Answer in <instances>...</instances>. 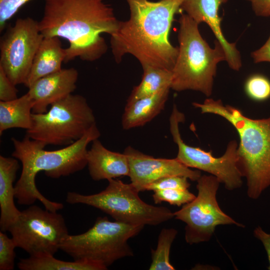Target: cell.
I'll use <instances>...</instances> for the list:
<instances>
[{
  "label": "cell",
  "instance_id": "obj_29",
  "mask_svg": "<svg viewBox=\"0 0 270 270\" xmlns=\"http://www.w3.org/2000/svg\"><path fill=\"white\" fill-rule=\"evenodd\" d=\"M18 90L3 69L0 67V100L7 102L18 98Z\"/></svg>",
  "mask_w": 270,
  "mask_h": 270
},
{
  "label": "cell",
  "instance_id": "obj_25",
  "mask_svg": "<svg viewBox=\"0 0 270 270\" xmlns=\"http://www.w3.org/2000/svg\"><path fill=\"white\" fill-rule=\"evenodd\" d=\"M245 90L248 96L257 101H263L270 98V81L262 74H254L245 84Z\"/></svg>",
  "mask_w": 270,
  "mask_h": 270
},
{
  "label": "cell",
  "instance_id": "obj_28",
  "mask_svg": "<svg viewBox=\"0 0 270 270\" xmlns=\"http://www.w3.org/2000/svg\"><path fill=\"white\" fill-rule=\"evenodd\" d=\"M31 0H0V31L6 28L7 22L19 9Z\"/></svg>",
  "mask_w": 270,
  "mask_h": 270
},
{
  "label": "cell",
  "instance_id": "obj_5",
  "mask_svg": "<svg viewBox=\"0 0 270 270\" xmlns=\"http://www.w3.org/2000/svg\"><path fill=\"white\" fill-rule=\"evenodd\" d=\"M180 14L178 51L172 71L171 88L176 92L198 91L210 96L218 64L226 61L225 52L217 40L211 48L202 37L199 24L186 14Z\"/></svg>",
  "mask_w": 270,
  "mask_h": 270
},
{
  "label": "cell",
  "instance_id": "obj_13",
  "mask_svg": "<svg viewBox=\"0 0 270 270\" xmlns=\"http://www.w3.org/2000/svg\"><path fill=\"white\" fill-rule=\"evenodd\" d=\"M124 153L128 161L130 184L139 192H144L146 185L164 177L180 176L196 181L202 176L200 171L192 170L176 158H156L132 146L126 147Z\"/></svg>",
  "mask_w": 270,
  "mask_h": 270
},
{
  "label": "cell",
  "instance_id": "obj_31",
  "mask_svg": "<svg viewBox=\"0 0 270 270\" xmlns=\"http://www.w3.org/2000/svg\"><path fill=\"white\" fill-rule=\"evenodd\" d=\"M250 2L256 15L259 16H270V0H247Z\"/></svg>",
  "mask_w": 270,
  "mask_h": 270
},
{
  "label": "cell",
  "instance_id": "obj_32",
  "mask_svg": "<svg viewBox=\"0 0 270 270\" xmlns=\"http://www.w3.org/2000/svg\"><path fill=\"white\" fill-rule=\"evenodd\" d=\"M254 236L262 242L264 246L269 262L268 269L270 270V234L264 232L260 226L254 230Z\"/></svg>",
  "mask_w": 270,
  "mask_h": 270
},
{
  "label": "cell",
  "instance_id": "obj_14",
  "mask_svg": "<svg viewBox=\"0 0 270 270\" xmlns=\"http://www.w3.org/2000/svg\"><path fill=\"white\" fill-rule=\"evenodd\" d=\"M228 0H182L181 10L198 24H206L222 44L226 55V62L233 70L242 67V60L236 42H229L221 28L222 18L219 16L221 5Z\"/></svg>",
  "mask_w": 270,
  "mask_h": 270
},
{
  "label": "cell",
  "instance_id": "obj_26",
  "mask_svg": "<svg viewBox=\"0 0 270 270\" xmlns=\"http://www.w3.org/2000/svg\"><path fill=\"white\" fill-rule=\"evenodd\" d=\"M16 246L12 238L0 232V270L14 269Z\"/></svg>",
  "mask_w": 270,
  "mask_h": 270
},
{
  "label": "cell",
  "instance_id": "obj_30",
  "mask_svg": "<svg viewBox=\"0 0 270 270\" xmlns=\"http://www.w3.org/2000/svg\"><path fill=\"white\" fill-rule=\"evenodd\" d=\"M251 56L254 63L270 62V36L261 48L252 52Z\"/></svg>",
  "mask_w": 270,
  "mask_h": 270
},
{
  "label": "cell",
  "instance_id": "obj_18",
  "mask_svg": "<svg viewBox=\"0 0 270 270\" xmlns=\"http://www.w3.org/2000/svg\"><path fill=\"white\" fill-rule=\"evenodd\" d=\"M66 56L60 38L44 37L34 58L31 69L24 84L30 88L38 80L61 70Z\"/></svg>",
  "mask_w": 270,
  "mask_h": 270
},
{
  "label": "cell",
  "instance_id": "obj_1",
  "mask_svg": "<svg viewBox=\"0 0 270 270\" xmlns=\"http://www.w3.org/2000/svg\"><path fill=\"white\" fill-rule=\"evenodd\" d=\"M126 1L130 18L118 21L116 30L110 35V47L116 62L130 54L142 67L172 71L178 50L170 42L169 34L174 16L182 12V0Z\"/></svg>",
  "mask_w": 270,
  "mask_h": 270
},
{
  "label": "cell",
  "instance_id": "obj_7",
  "mask_svg": "<svg viewBox=\"0 0 270 270\" xmlns=\"http://www.w3.org/2000/svg\"><path fill=\"white\" fill-rule=\"evenodd\" d=\"M100 192L84 195L68 192L66 202L97 208L116 221L134 225L156 226L174 218V214L164 206H155L144 202L139 192L130 184L112 178Z\"/></svg>",
  "mask_w": 270,
  "mask_h": 270
},
{
  "label": "cell",
  "instance_id": "obj_17",
  "mask_svg": "<svg viewBox=\"0 0 270 270\" xmlns=\"http://www.w3.org/2000/svg\"><path fill=\"white\" fill-rule=\"evenodd\" d=\"M19 168L16 158L0 156V228L4 232L8 231L21 214L14 202L13 184Z\"/></svg>",
  "mask_w": 270,
  "mask_h": 270
},
{
  "label": "cell",
  "instance_id": "obj_6",
  "mask_svg": "<svg viewBox=\"0 0 270 270\" xmlns=\"http://www.w3.org/2000/svg\"><path fill=\"white\" fill-rule=\"evenodd\" d=\"M144 226L98 217L86 232L68 234L62 242L60 250L74 260L88 259L108 268L120 259L134 256L128 240L138 234Z\"/></svg>",
  "mask_w": 270,
  "mask_h": 270
},
{
  "label": "cell",
  "instance_id": "obj_11",
  "mask_svg": "<svg viewBox=\"0 0 270 270\" xmlns=\"http://www.w3.org/2000/svg\"><path fill=\"white\" fill-rule=\"evenodd\" d=\"M184 120V114L174 104L170 118V130L178 148L176 158L190 168L202 170L216 176L228 190L240 188L243 176L238 163L237 142L230 141L224 154L218 158L214 157L212 152L189 146L183 141L179 125Z\"/></svg>",
  "mask_w": 270,
  "mask_h": 270
},
{
  "label": "cell",
  "instance_id": "obj_22",
  "mask_svg": "<svg viewBox=\"0 0 270 270\" xmlns=\"http://www.w3.org/2000/svg\"><path fill=\"white\" fill-rule=\"evenodd\" d=\"M140 82L134 87L127 101H132L154 94L162 90L171 88L172 72L161 68L142 67Z\"/></svg>",
  "mask_w": 270,
  "mask_h": 270
},
{
  "label": "cell",
  "instance_id": "obj_4",
  "mask_svg": "<svg viewBox=\"0 0 270 270\" xmlns=\"http://www.w3.org/2000/svg\"><path fill=\"white\" fill-rule=\"evenodd\" d=\"M202 114H212L228 121L240 137L237 149L238 163L246 178L248 196L258 198L270 186V117L255 120L245 116L240 110L224 105L221 100H206L193 102Z\"/></svg>",
  "mask_w": 270,
  "mask_h": 270
},
{
  "label": "cell",
  "instance_id": "obj_27",
  "mask_svg": "<svg viewBox=\"0 0 270 270\" xmlns=\"http://www.w3.org/2000/svg\"><path fill=\"white\" fill-rule=\"evenodd\" d=\"M188 178L180 176H168L158 179L144 188L145 190L154 192L166 189L187 190L190 186Z\"/></svg>",
  "mask_w": 270,
  "mask_h": 270
},
{
  "label": "cell",
  "instance_id": "obj_2",
  "mask_svg": "<svg viewBox=\"0 0 270 270\" xmlns=\"http://www.w3.org/2000/svg\"><path fill=\"white\" fill-rule=\"evenodd\" d=\"M118 20L104 0H45L44 15L38 22L44 37L66 40L64 62L79 58L88 62L100 58L108 46L101 34L112 35Z\"/></svg>",
  "mask_w": 270,
  "mask_h": 270
},
{
  "label": "cell",
  "instance_id": "obj_24",
  "mask_svg": "<svg viewBox=\"0 0 270 270\" xmlns=\"http://www.w3.org/2000/svg\"><path fill=\"white\" fill-rule=\"evenodd\" d=\"M196 196L187 190L166 189L154 192L152 195L156 204L165 202L178 206L192 201Z\"/></svg>",
  "mask_w": 270,
  "mask_h": 270
},
{
  "label": "cell",
  "instance_id": "obj_10",
  "mask_svg": "<svg viewBox=\"0 0 270 270\" xmlns=\"http://www.w3.org/2000/svg\"><path fill=\"white\" fill-rule=\"evenodd\" d=\"M8 231L16 247L30 256L40 253L54 255L68 235L62 214L32 204L21 212Z\"/></svg>",
  "mask_w": 270,
  "mask_h": 270
},
{
  "label": "cell",
  "instance_id": "obj_9",
  "mask_svg": "<svg viewBox=\"0 0 270 270\" xmlns=\"http://www.w3.org/2000/svg\"><path fill=\"white\" fill-rule=\"evenodd\" d=\"M196 182L198 194L194 199L174 212L176 219L186 224L184 238L188 244L210 240L218 226L244 227L220 208L216 198L220 183L218 178L211 174L204 175Z\"/></svg>",
  "mask_w": 270,
  "mask_h": 270
},
{
  "label": "cell",
  "instance_id": "obj_20",
  "mask_svg": "<svg viewBox=\"0 0 270 270\" xmlns=\"http://www.w3.org/2000/svg\"><path fill=\"white\" fill-rule=\"evenodd\" d=\"M33 106L34 102L28 92L12 100L0 101V134L12 128L30 129Z\"/></svg>",
  "mask_w": 270,
  "mask_h": 270
},
{
  "label": "cell",
  "instance_id": "obj_12",
  "mask_svg": "<svg viewBox=\"0 0 270 270\" xmlns=\"http://www.w3.org/2000/svg\"><path fill=\"white\" fill-rule=\"evenodd\" d=\"M44 36L38 22L19 18L7 28L0 42V67L14 84H24Z\"/></svg>",
  "mask_w": 270,
  "mask_h": 270
},
{
  "label": "cell",
  "instance_id": "obj_23",
  "mask_svg": "<svg viewBox=\"0 0 270 270\" xmlns=\"http://www.w3.org/2000/svg\"><path fill=\"white\" fill-rule=\"evenodd\" d=\"M178 231L174 228H163L160 231L156 249H152V262L150 270H174L171 264L170 254L172 244Z\"/></svg>",
  "mask_w": 270,
  "mask_h": 270
},
{
  "label": "cell",
  "instance_id": "obj_8",
  "mask_svg": "<svg viewBox=\"0 0 270 270\" xmlns=\"http://www.w3.org/2000/svg\"><path fill=\"white\" fill-rule=\"evenodd\" d=\"M32 125L26 136L46 146H68L96 124L86 98L72 94L52 104L44 113H32Z\"/></svg>",
  "mask_w": 270,
  "mask_h": 270
},
{
  "label": "cell",
  "instance_id": "obj_3",
  "mask_svg": "<svg viewBox=\"0 0 270 270\" xmlns=\"http://www.w3.org/2000/svg\"><path fill=\"white\" fill-rule=\"evenodd\" d=\"M100 136L96 124L80 140L54 150H44L45 144L26 136L22 140L12 138V156L22 164L20 177L14 186L18 204L32 205L38 200L50 211L62 209V204L49 200L38 190L35 182L37 174L44 171L47 176L58 178L83 170L87 166V147Z\"/></svg>",
  "mask_w": 270,
  "mask_h": 270
},
{
  "label": "cell",
  "instance_id": "obj_16",
  "mask_svg": "<svg viewBox=\"0 0 270 270\" xmlns=\"http://www.w3.org/2000/svg\"><path fill=\"white\" fill-rule=\"evenodd\" d=\"M87 166L91 178L96 181L128 176L130 172L126 156L108 150L98 138L92 142L88 150Z\"/></svg>",
  "mask_w": 270,
  "mask_h": 270
},
{
  "label": "cell",
  "instance_id": "obj_15",
  "mask_svg": "<svg viewBox=\"0 0 270 270\" xmlns=\"http://www.w3.org/2000/svg\"><path fill=\"white\" fill-rule=\"evenodd\" d=\"M78 76L74 68H62L36 80L28 92L34 102L32 113H44L50 106L72 94Z\"/></svg>",
  "mask_w": 270,
  "mask_h": 270
},
{
  "label": "cell",
  "instance_id": "obj_19",
  "mask_svg": "<svg viewBox=\"0 0 270 270\" xmlns=\"http://www.w3.org/2000/svg\"><path fill=\"white\" fill-rule=\"evenodd\" d=\"M170 89L162 90L149 96L127 101L122 118V128L130 130L143 126L157 116L164 107Z\"/></svg>",
  "mask_w": 270,
  "mask_h": 270
},
{
  "label": "cell",
  "instance_id": "obj_21",
  "mask_svg": "<svg viewBox=\"0 0 270 270\" xmlns=\"http://www.w3.org/2000/svg\"><path fill=\"white\" fill-rule=\"evenodd\" d=\"M48 253H40L20 259L18 267L21 270H104V265L88 259L67 262L56 258Z\"/></svg>",
  "mask_w": 270,
  "mask_h": 270
}]
</instances>
